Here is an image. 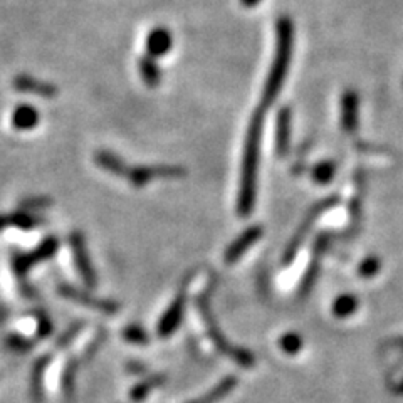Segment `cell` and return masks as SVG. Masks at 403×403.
I'll use <instances>...</instances> for the list:
<instances>
[{
	"mask_svg": "<svg viewBox=\"0 0 403 403\" xmlns=\"http://www.w3.org/2000/svg\"><path fill=\"white\" fill-rule=\"evenodd\" d=\"M262 109L254 113L247 128L244 142V156H242V175L240 189L237 197V214L239 217H249L256 205L257 198V172L259 158H261V139H262Z\"/></svg>",
	"mask_w": 403,
	"mask_h": 403,
	"instance_id": "6da1fadb",
	"label": "cell"
},
{
	"mask_svg": "<svg viewBox=\"0 0 403 403\" xmlns=\"http://www.w3.org/2000/svg\"><path fill=\"white\" fill-rule=\"evenodd\" d=\"M292 46H294V25L289 17H281L275 24V50L271 71L267 74L264 89H262L261 109L269 108L278 100L279 93L284 86V81L289 73Z\"/></svg>",
	"mask_w": 403,
	"mask_h": 403,
	"instance_id": "7a4b0ae2",
	"label": "cell"
},
{
	"mask_svg": "<svg viewBox=\"0 0 403 403\" xmlns=\"http://www.w3.org/2000/svg\"><path fill=\"white\" fill-rule=\"evenodd\" d=\"M198 308H200V315L203 316V320L207 322V331H209V336L212 341L215 343V346L219 348L220 351H222L224 355L231 356L234 362L239 364L242 368H250L254 364V355L250 353V351L244 350V348H239V346H234L232 345L228 339L224 336L222 331L217 326V321L214 320V316H212L210 313V308L209 304H207V301H198Z\"/></svg>",
	"mask_w": 403,
	"mask_h": 403,
	"instance_id": "3957f363",
	"label": "cell"
},
{
	"mask_svg": "<svg viewBox=\"0 0 403 403\" xmlns=\"http://www.w3.org/2000/svg\"><path fill=\"white\" fill-rule=\"evenodd\" d=\"M57 247L59 240L56 237L50 235L46 237V239L42 240L36 249L31 250V252L15 254V256L12 257V271H14V274L20 279V284L24 282V278L29 274V271H31L34 266L39 264V262L49 261V259L56 254Z\"/></svg>",
	"mask_w": 403,
	"mask_h": 403,
	"instance_id": "277c9868",
	"label": "cell"
},
{
	"mask_svg": "<svg viewBox=\"0 0 403 403\" xmlns=\"http://www.w3.org/2000/svg\"><path fill=\"white\" fill-rule=\"evenodd\" d=\"M336 203H338V197H328V198H325V200L317 202L316 205L313 207L311 210H309V214L306 215V219L303 220V224H301L298 231H296L294 237H292L289 244H287L286 250H284V256H282L284 264H291L292 259L296 257V254H298V250L301 249V245H303L304 239H306L308 232L311 231L313 226H315L316 220L320 219L326 210H329L331 207L336 205Z\"/></svg>",
	"mask_w": 403,
	"mask_h": 403,
	"instance_id": "5b68a950",
	"label": "cell"
},
{
	"mask_svg": "<svg viewBox=\"0 0 403 403\" xmlns=\"http://www.w3.org/2000/svg\"><path fill=\"white\" fill-rule=\"evenodd\" d=\"M185 168L177 167V165H139V167H130L128 173H126V180L131 185L142 189L150 184V182L156 180V178H182L185 177Z\"/></svg>",
	"mask_w": 403,
	"mask_h": 403,
	"instance_id": "8992f818",
	"label": "cell"
},
{
	"mask_svg": "<svg viewBox=\"0 0 403 403\" xmlns=\"http://www.w3.org/2000/svg\"><path fill=\"white\" fill-rule=\"evenodd\" d=\"M69 247H71V252H73L74 266H76V269H78L81 279H83V282L86 284L89 289H95L97 284V275H96L95 266H93V262H91V257H89L86 239H84V235L81 234V232L78 231L71 232Z\"/></svg>",
	"mask_w": 403,
	"mask_h": 403,
	"instance_id": "52a82bcc",
	"label": "cell"
},
{
	"mask_svg": "<svg viewBox=\"0 0 403 403\" xmlns=\"http://www.w3.org/2000/svg\"><path fill=\"white\" fill-rule=\"evenodd\" d=\"M57 292L61 298L71 301V303L79 304V306L84 308H91L93 311L103 313V315H116L118 309H120L118 303H114V301L97 299L95 296L89 294V292L79 289V287L76 286H71V284H61V286H57Z\"/></svg>",
	"mask_w": 403,
	"mask_h": 403,
	"instance_id": "ba28073f",
	"label": "cell"
},
{
	"mask_svg": "<svg viewBox=\"0 0 403 403\" xmlns=\"http://www.w3.org/2000/svg\"><path fill=\"white\" fill-rule=\"evenodd\" d=\"M262 234H264V228H262V226H252V227L245 228V231L242 232V234L226 249L224 261H226L227 264H234V262L239 261V259L244 256V254L247 252V250L252 247L259 239H261Z\"/></svg>",
	"mask_w": 403,
	"mask_h": 403,
	"instance_id": "9c48e42d",
	"label": "cell"
},
{
	"mask_svg": "<svg viewBox=\"0 0 403 403\" xmlns=\"http://www.w3.org/2000/svg\"><path fill=\"white\" fill-rule=\"evenodd\" d=\"M184 311H185V296L178 294L173 303L170 304L165 315L160 317L158 322V336L160 338H168L170 334L175 333L180 328V322L184 320Z\"/></svg>",
	"mask_w": 403,
	"mask_h": 403,
	"instance_id": "30bf717a",
	"label": "cell"
},
{
	"mask_svg": "<svg viewBox=\"0 0 403 403\" xmlns=\"http://www.w3.org/2000/svg\"><path fill=\"white\" fill-rule=\"evenodd\" d=\"M14 88L20 93H31V95L46 97V100H53L57 96V88L54 84L39 81L29 74H19L14 78Z\"/></svg>",
	"mask_w": 403,
	"mask_h": 403,
	"instance_id": "8fae6325",
	"label": "cell"
},
{
	"mask_svg": "<svg viewBox=\"0 0 403 403\" xmlns=\"http://www.w3.org/2000/svg\"><path fill=\"white\" fill-rule=\"evenodd\" d=\"M291 143V109L287 106L279 109L275 121V151L279 156H286Z\"/></svg>",
	"mask_w": 403,
	"mask_h": 403,
	"instance_id": "7c38bea8",
	"label": "cell"
},
{
	"mask_svg": "<svg viewBox=\"0 0 403 403\" xmlns=\"http://www.w3.org/2000/svg\"><path fill=\"white\" fill-rule=\"evenodd\" d=\"M358 95L353 89H348L341 97V128L346 133H353L358 128Z\"/></svg>",
	"mask_w": 403,
	"mask_h": 403,
	"instance_id": "4fadbf2b",
	"label": "cell"
},
{
	"mask_svg": "<svg viewBox=\"0 0 403 403\" xmlns=\"http://www.w3.org/2000/svg\"><path fill=\"white\" fill-rule=\"evenodd\" d=\"M173 46V37L168 29L156 27L146 37V53L151 57H163Z\"/></svg>",
	"mask_w": 403,
	"mask_h": 403,
	"instance_id": "5bb4252c",
	"label": "cell"
},
{
	"mask_svg": "<svg viewBox=\"0 0 403 403\" xmlns=\"http://www.w3.org/2000/svg\"><path fill=\"white\" fill-rule=\"evenodd\" d=\"M39 111L31 104H19L14 111H12L11 116L12 128H15L17 131L34 130L39 125Z\"/></svg>",
	"mask_w": 403,
	"mask_h": 403,
	"instance_id": "9a60e30c",
	"label": "cell"
},
{
	"mask_svg": "<svg viewBox=\"0 0 403 403\" xmlns=\"http://www.w3.org/2000/svg\"><path fill=\"white\" fill-rule=\"evenodd\" d=\"M95 163L104 172L111 173L114 177L126 178V173H128V165L125 163V160L120 158L116 153L108 150H100L96 151L95 155Z\"/></svg>",
	"mask_w": 403,
	"mask_h": 403,
	"instance_id": "2e32d148",
	"label": "cell"
},
{
	"mask_svg": "<svg viewBox=\"0 0 403 403\" xmlns=\"http://www.w3.org/2000/svg\"><path fill=\"white\" fill-rule=\"evenodd\" d=\"M50 364V356L46 355L36 362L32 368V378H31V397L34 403H42L44 400V380L46 371H48Z\"/></svg>",
	"mask_w": 403,
	"mask_h": 403,
	"instance_id": "e0dca14e",
	"label": "cell"
},
{
	"mask_svg": "<svg viewBox=\"0 0 403 403\" xmlns=\"http://www.w3.org/2000/svg\"><path fill=\"white\" fill-rule=\"evenodd\" d=\"M8 220H11V226L20 228V231H32V228L44 226L46 224V220L42 219L41 215L20 209L19 212H15V214L8 215Z\"/></svg>",
	"mask_w": 403,
	"mask_h": 403,
	"instance_id": "ac0fdd59",
	"label": "cell"
},
{
	"mask_svg": "<svg viewBox=\"0 0 403 403\" xmlns=\"http://www.w3.org/2000/svg\"><path fill=\"white\" fill-rule=\"evenodd\" d=\"M139 74H142L143 81L148 88H156L161 81V71L158 64L155 62V59L151 56H146L139 59Z\"/></svg>",
	"mask_w": 403,
	"mask_h": 403,
	"instance_id": "d6986e66",
	"label": "cell"
},
{
	"mask_svg": "<svg viewBox=\"0 0 403 403\" xmlns=\"http://www.w3.org/2000/svg\"><path fill=\"white\" fill-rule=\"evenodd\" d=\"M358 304V299L353 294H341L339 298L334 299L331 311H333V316L338 317V320H346V317L355 315Z\"/></svg>",
	"mask_w": 403,
	"mask_h": 403,
	"instance_id": "ffe728a7",
	"label": "cell"
},
{
	"mask_svg": "<svg viewBox=\"0 0 403 403\" xmlns=\"http://www.w3.org/2000/svg\"><path fill=\"white\" fill-rule=\"evenodd\" d=\"M165 381V378L161 375H155L151 376V378H146L143 381H139L137 387H133V390L130 392V398L133 402L137 403H142L143 400H146L148 395H150L151 392H153V388L158 387Z\"/></svg>",
	"mask_w": 403,
	"mask_h": 403,
	"instance_id": "44dd1931",
	"label": "cell"
},
{
	"mask_svg": "<svg viewBox=\"0 0 403 403\" xmlns=\"http://www.w3.org/2000/svg\"><path fill=\"white\" fill-rule=\"evenodd\" d=\"M235 385H237V378L235 376H226L220 383L215 387L214 390H212L210 393H207L205 397L202 398L200 402L198 403H215V402H219V400H222L224 397H227L228 393L232 392V390L235 388Z\"/></svg>",
	"mask_w": 403,
	"mask_h": 403,
	"instance_id": "7402d4cb",
	"label": "cell"
},
{
	"mask_svg": "<svg viewBox=\"0 0 403 403\" xmlns=\"http://www.w3.org/2000/svg\"><path fill=\"white\" fill-rule=\"evenodd\" d=\"M334 172H336V163L331 160H325L321 163H317L315 170H313V178H315L316 184L326 185L333 180Z\"/></svg>",
	"mask_w": 403,
	"mask_h": 403,
	"instance_id": "603a6c76",
	"label": "cell"
},
{
	"mask_svg": "<svg viewBox=\"0 0 403 403\" xmlns=\"http://www.w3.org/2000/svg\"><path fill=\"white\" fill-rule=\"evenodd\" d=\"M279 348L286 355H298L301 348H303V338H301L299 333L289 331V333L282 334L281 339H279Z\"/></svg>",
	"mask_w": 403,
	"mask_h": 403,
	"instance_id": "cb8c5ba5",
	"label": "cell"
},
{
	"mask_svg": "<svg viewBox=\"0 0 403 403\" xmlns=\"http://www.w3.org/2000/svg\"><path fill=\"white\" fill-rule=\"evenodd\" d=\"M50 205H53V200H50L49 197H44V195H36V197H27V198H24V200H20L19 209L34 212V214H36L37 210L49 209Z\"/></svg>",
	"mask_w": 403,
	"mask_h": 403,
	"instance_id": "d4e9b609",
	"label": "cell"
},
{
	"mask_svg": "<svg viewBox=\"0 0 403 403\" xmlns=\"http://www.w3.org/2000/svg\"><path fill=\"white\" fill-rule=\"evenodd\" d=\"M123 338L128 343H133V345H146V343H150L146 331L138 325L126 326V328L123 329Z\"/></svg>",
	"mask_w": 403,
	"mask_h": 403,
	"instance_id": "484cf974",
	"label": "cell"
},
{
	"mask_svg": "<svg viewBox=\"0 0 403 403\" xmlns=\"http://www.w3.org/2000/svg\"><path fill=\"white\" fill-rule=\"evenodd\" d=\"M6 343L12 351H20V353L31 351L32 346H34V339H31V336H25V334H17V333L8 334Z\"/></svg>",
	"mask_w": 403,
	"mask_h": 403,
	"instance_id": "4316f807",
	"label": "cell"
},
{
	"mask_svg": "<svg viewBox=\"0 0 403 403\" xmlns=\"http://www.w3.org/2000/svg\"><path fill=\"white\" fill-rule=\"evenodd\" d=\"M36 338L44 339L53 334L54 325L50 321V317L48 316V313L44 311H36Z\"/></svg>",
	"mask_w": 403,
	"mask_h": 403,
	"instance_id": "83f0119b",
	"label": "cell"
},
{
	"mask_svg": "<svg viewBox=\"0 0 403 403\" xmlns=\"http://www.w3.org/2000/svg\"><path fill=\"white\" fill-rule=\"evenodd\" d=\"M380 269H381L380 259L376 256H370V257L363 259L362 264L358 266V274L364 279H371L380 273Z\"/></svg>",
	"mask_w": 403,
	"mask_h": 403,
	"instance_id": "f1b7e54d",
	"label": "cell"
},
{
	"mask_svg": "<svg viewBox=\"0 0 403 403\" xmlns=\"http://www.w3.org/2000/svg\"><path fill=\"white\" fill-rule=\"evenodd\" d=\"M84 328V325L83 322H79V321H76L73 326H71L69 329H66L64 333L61 334V338L57 339V348H62V346H66V345H69L71 341H74L76 336L79 334V331Z\"/></svg>",
	"mask_w": 403,
	"mask_h": 403,
	"instance_id": "f546056e",
	"label": "cell"
},
{
	"mask_svg": "<svg viewBox=\"0 0 403 403\" xmlns=\"http://www.w3.org/2000/svg\"><path fill=\"white\" fill-rule=\"evenodd\" d=\"M8 226H11V220H8V215H0V232L6 231Z\"/></svg>",
	"mask_w": 403,
	"mask_h": 403,
	"instance_id": "4dcf8cb0",
	"label": "cell"
},
{
	"mask_svg": "<svg viewBox=\"0 0 403 403\" xmlns=\"http://www.w3.org/2000/svg\"><path fill=\"white\" fill-rule=\"evenodd\" d=\"M259 2H261V0H240L242 6L247 7V8H252V7L259 6Z\"/></svg>",
	"mask_w": 403,
	"mask_h": 403,
	"instance_id": "1f68e13d",
	"label": "cell"
},
{
	"mask_svg": "<svg viewBox=\"0 0 403 403\" xmlns=\"http://www.w3.org/2000/svg\"><path fill=\"white\" fill-rule=\"evenodd\" d=\"M395 392L398 393V395H403V380L400 381V383L397 385V388H395Z\"/></svg>",
	"mask_w": 403,
	"mask_h": 403,
	"instance_id": "d6a6232c",
	"label": "cell"
},
{
	"mask_svg": "<svg viewBox=\"0 0 403 403\" xmlns=\"http://www.w3.org/2000/svg\"><path fill=\"white\" fill-rule=\"evenodd\" d=\"M398 345H400V346L403 348V339H400V341H398Z\"/></svg>",
	"mask_w": 403,
	"mask_h": 403,
	"instance_id": "836d02e7",
	"label": "cell"
},
{
	"mask_svg": "<svg viewBox=\"0 0 403 403\" xmlns=\"http://www.w3.org/2000/svg\"><path fill=\"white\" fill-rule=\"evenodd\" d=\"M197 403H198V402H197Z\"/></svg>",
	"mask_w": 403,
	"mask_h": 403,
	"instance_id": "e575fe53",
	"label": "cell"
}]
</instances>
